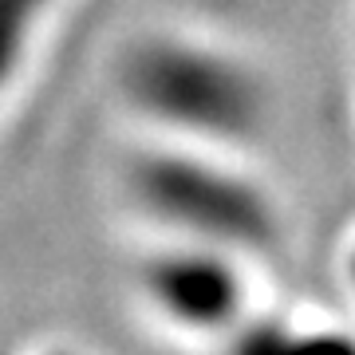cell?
Masks as SVG:
<instances>
[{
    "instance_id": "2",
    "label": "cell",
    "mask_w": 355,
    "mask_h": 355,
    "mask_svg": "<svg viewBox=\"0 0 355 355\" xmlns=\"http://www.w3.org/2000/svg\"><path fill=\"white\" fill-rule=\"evenodd\" d=\"M139 193L154 214L182 221V225L225 237V241H261L268 233V209L261 193L245 182L221 174L214 166L178 158V154H150L139 162Z\"/></svg>"
},
{
    "instance_id": "3",
    "label": "cell",
    "mask_w": 355,
    "mask_h": 355,
    "mask_svg": "<svg viewBox=\"0 0 355 355\" xmlns=\"http://www.w3.org/2000/svg\"><path fill=\"white\" fill-rule=\"evenodd\" d=\"M51 0H0V91L8 87L40 12Z\"/></svg>"
},
{
    "instance_id": "1",
    "label": "cell",
    "mask_w": 355,
    "mask_h": 355,
    "mask_svg": "<svg viewBox=\"0 0 355 355\" xmlns=\"http://www.w3.org/2000/svg\"><path fill=\"white\" fill-rule=\"evenodd\" d=\"M127 87L142 111L214 139L249 135L261 114V91L241 64L182 40L142 48L130 60Z\"/></svg>"
}]
</instances>
